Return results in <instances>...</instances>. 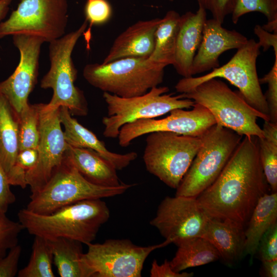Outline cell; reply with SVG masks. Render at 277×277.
<instances>
[{
    "mask_svg": "<svg viewBox=\"0 0 277 277\" xmlns=\"http://www.w3.org/2000/svg\"><path fill=\"white\" fill-rule=\"evenodd\" d=\"M258 137L244 136L215 181L196 198L212 218L245 225L267 185Z\"/></svg>",
    "mask_w": 277,
    "mask_h": 277,
    "instance_id": "1",
    "label": "cell"
},
{
    "mask_svg": "<svg viewBox=\"0 0 277 277\" xmlns=\"http://www.w3.org/2000/svg\"><path fill=\"white\" fill-rule=\"evenodd\" d=\"M18 222L31 235L46 239L65 238L87 245L109 220L110 211L102 199L81 201L48 214L33 213L26 208L17 213Z\"/></svg>",
    "mask_w": 277,
    "mask_h": 277,
    "instance_id": "2",
    "label": "cell"
},
{
    "mask_svg": "<svg viewBox=\"0 0 277 277\" xmlns=\"http://www.w3.org/2000/svg\"><path fill=\"white\" fill-rule=\"evenodd\" d=\"M135 184L117 187L94 184L85 179L65 156L60 166L39 190L30 196L26 209L39 214H48L67 205L89 199L122 194Z\"/></svg>",
    "mask_w": 277,
    "mask_h": 277,
    "instance_id": "3",
    "label": "cell"
},
{
    "mask_svg": "<svg viewBox=\"0 0 277 277\" xmlns=\"http://www.w3.org/2000/svg\"><path fill=\"white\" fill-rule=\"evenodd\" d=\"M183 94L185 98L206 108L214 117L216 124L243 136L264 137L257 119L270 121L269 117L252 107L239 91L232 90L218 78L203 82Z\"/></svg>",
    "mask_w": 277,
    "mask_h": 277,
    "instance_id": "4",
    "label": "cell"
},
{
    "mask_svg": "<svg viewBox=\"0 0 277 277\" xmlns=\"http://www.w3.org/2000/svg\"><path fill=\"white\" fill-rule=\"evenodd\" d=\"M88 24L85 20L77 29L49 43L50 67L40 85L43 89L53 90L50 102L43 104L46 110L64 106L72 115L85 116L88 114L87 102L84 92L74 85L77 71L71 57L73 50L84 33Z\"/></svg>",
    "mask_w": 277,
    "mask_h": 277,
    "instance_id": "5",
    "label": "cell"
},
{
    "mask_svg": "<svg viewBox=\"0 0 277 277\" xmlns=\"http://www.w3.org/2000/svg\"><path fill=\"white\" fill-rule=\"evenodd\" d=\"M83 76L104 92L128 98L143 95L163 81L164 69L146 57H127L108 63L86 65Z\"/></svg>",
    "mask_w": 277,
    "mask_h": 277,
    "instance_id": "6",
    "label": "cell"
},
{
    "mask_svg": "<svg viewBox=\"0 0 277 277\" xmlns=\"http://www.w3.org/2000/svg\"><path fill=\"white\" fill-rule=\"evenodd\" d=\"M200 137V147L177 188L175 195L196 197L210 186L224 169L243 136L215 124Z\"/></svg>",
    "mask_w": 277,
    "mask_h": 277,
    "instance_id": "7",
    "label": "cell"
},
{
    "mask_svg": "<svg viewBox=\"0 0 277 277\" xmlns=\"http://www.w3.org/2000/svg\"><path fill=\"white\" fill-rule=\"evenodd\" d=\"M166 86H156L146 93L125 98L104 92L103 97L107 104L108 115L102 119L103 135L108 138H117L124 125L147 118H154L176 108L190 109L195 103L185 98L183 93L175 95L167 93Z\"/></svg>",
    "mask_w": 277,
    "mask_h": 277,
    "instance_id": "8",
    "label": "cell"
},
{
    "mask_svg": "<svg viewBox=\"0 0 277 277\" xmlns=\"http://www.w3.org/2000/svg\"><path fill=\"white\" fill-rule=\"evenodd\" d=\"M147 134L143 157L146 169L176 189L200 147V136L162 131Z\"/></svg>",
    "mask_w": 277,
    "mask_h": 277,
    "instance_id": "9",
    "label": "cell"
},
{
    "mask_svg": "<svg viewBox=\"0 0 277 277\" xmlns=\"http://www.w3.org/2000/svg\"><path fill=\"white\" fill-rule=\"evenodd\" d=\"M261 46L251 38L225 64L198 77H183L176 83L177 92L185 93L203 82L214 78H223L235 86L246 102L261 113L269 117L267 103L259 82L256 63Z\"/></svg>",
    "mask_w": 277,
    "mask_h": 277,
    "instance_id": "10",
    "label": "cell"
},
{
    "mask_svg": "<svg viewBox=\"0 0 277 277\" xmlns=\"http://www.w3.org/2000/svg\"><path fill=\"white\" fill-rule=\"evenodd\" d=\"M170 243L165 240L161 244L141 246L128 239H109L88 244L82 259L90 277H140L149 255Z\"/></svg>",
    "mask_w": 277,
    "mask_h": 277,
    "instance_id": "11",
    "label": "cell"
},
{
    "mask_svg": "<svg viewBox=\"0 0 277 277\" xmlns=\"http://www.w3.org/2000/svg\"><path fill=\"white\" fill-rule=\"evenodd\" d=\"M67 0H21L9 17L0 22V39L17 34L36 36L51 42L65 33Z\"/></svg>",
    "mask_w": 277,
    "mask_h": 277,
    "instance_id": "12",
    "label": "cell"
},
{
    "mask_svg": "<svg viewBox=\"0 0 277 277\" xmlns=\"http://www.w3.org/2000/svg\"><path fill=\"white\" fill-rule=\"evenodd\" d=\"M210 218L196 197L175 195L164 199L150 224L165 240L177 245L184 240L201 237Z\"/></svg>",
    "mask_w": 277,
    "mask_h": 277,
    "instance_id": "13",
    "label": "cell"
},
{
    "mask_svg": "<svg viewBox=\"0 0 277 277\" xmlns=\"http://www.w3.org/2000/svg\"><path fill=\"white\" fill-rule=\"evenodd\" d=\"M192 108L191 110L173 109L163 118L141 119L127 123L120 130L118 144L122 147H127L137 137L158 131L200 137L215 125L216 121L203 106L195 103Z\"/></svg>",
    "mask_w": 277,
    "mask_h": 277,
    "instance_id": "14",
    "label": "cell"
},
{
    "mask_svg": "<svg viewBox=\"0 0 277 277\" xmlns=\"http://www.w3.org/2000/svg\"><path fill=\"white\" fill-rule=\"evenodd\" d=\"M39 105V138L38 157L35 166L26 175L31 194L43 188L65 156L66 142L59 117V108L46 110Z\"/></svg>",
    "mask_w": 277,
    "mask_h": 277,
    "instance_id": "15",
    "label": "cell"
},
{
    "mask_svg": "<svg viewBox=\"0 0 277 277\" xmlns=\"http://www.w3.org/2000/svg\"><path fill=\"white\" fill-rule=\"evenodd\" d=\"M12 36L20 53L19 62L13 73L0 82V91L19 115L29 105V95L37 83L41 48L45 41L31 35Z\"/></svg>",
    "mask_w": 277,
    "mask_h": 277,
    "instance_id": "16",
    "label": "cell"
},
{
    "mask_svg": "<svg viewBox=\"0 0 277 277\" xmlns=\"http://www.w3.org/2000/svg\"><path fill=\"white\" fill-rule=\"evenodd\" d=\"M222 25L213 18L206 21L202 40L192 64V76L219 67V57L223 53L238 49L247 42L248 39L243 34Z\"/></svg>",
    "mask_w": 277,
    "mask_h": 277,
    "instance_id": "17",
    "label": "cell"
},
{
    "mask_svg": "<svg viewBox=\"0 0 277 277\" xmlns=\"http://www.w3.org/2000/svg\"><path fill=\"white\" fill-rule=\"evenodd\" d=\"M206 20V10L200 6L195 13L188 11L180 15L173 66L183 77L192 76V62L202 40Z\"/></svg>",
    "mask_w": 277,
    "mask_h": 277,
    "instance_id": "18",
    "label": "cell"
},
{
    "mask_svg": "<svg viewBox=\"0 0 277 277\" xmlns=\"http://www.w3.org/2000/svg\"><path fill=\"white\" fill-rule=\"evenodd\" d=\"M161 21H139L129 26L115 39L103 63L127 57H148L153 50L155 33Z\"/></svg>",
    "mask_w": 277,
    "mask_h": 277,
    "instance_id": "19",
    "label": "cell"
},
{
    "mask_svg": "<svg viewBox=\"0 0 277 277\" xmlns=\"http://www.w3.org/2000/svg\"><path fill=\"white\" fill-rule=\"evenodd\" d=\"M59 117L61 125L64 127L65 139L69 145L95 151L112 163L117 170L126 168L137 158V154L134 151L119 154L109 150L94 133L72 116L67 107L59 108Z\"/></svg>",
    "mask_w": 277,
    "mask_h": 277,
    "instance_id": "20",
    "label": "cell"
},
{
    "mask_svg": "<svg viewBox=\"0 0 277 277\" xmlns=\"http://www.w3.org/2000/svg\"><path fill=\"white\" fill-rule=\"evenodd\" d=\"M218 251L220 259L229 266L234 265L244 255V226L229 219L210 217L201 236Z\"/></svg>",
    "mask_w": 277,
    "mask_h": 277,
    "instance_id": "21",
    "label": "cell"
},
{
    "mask_svg": "<svg viewBox=\"0 0 277 277\" xmlns=\"http://www.w3.org/2000/svg\"><path fill=\"white\" fill-rule=\"evenodd\" d=\"M66 156L85 179L94 184L117 187L124 183L112 163L94 150L68 145Z\"/></svg>",
    "mask_w": 277,
    "mask_h": 277,
    "instance_id": "22",
    "label": "cell"
},
{
    "mask_svg": "<svg viewBox=\"0 0 277 277\" xmlns=\"http://www.w3.org/2000/svg\"><path fill=\"white\" fill-rule=\"evenodd\" d=\"M277 222V192L263 194L259 200L245 230L244 255L252 260L257 252L260 241L264 233Z\"/></svg>",
    "mask_w": 277,
    "mask_h": 277,
    "instance_id": "23",
    "label": "cell"
},
{
    "mask_svg": "<svg viewBox=\"0 0 277 277\" xmlns=\"http://www.w3.org/2000/svg\"><path fill=\"white\" fill-rule=\"evenodd\" d=\"M18 123V114L0 91V162L7 175L19 151Z\"/></svg>",
    "mask_w": 277,
    "mask_h": 277,
    "instance_id": "24",
    "label": "cell"
},
{
    "mask_svg": "<svg viewBox=\"0 0 277 277\" xmlns=\"http://www.w3.org/2000/svg\"><path fill=\"white\" fill-rule=\"evenodd\" d=\"M53 255V264L61 277H90L83 261L82 243L70 239H47Z\"/></svg>",
    "mask_w": 277,
    "mask_h": 277,
    "instance_id": "25",
    "label": "cell"
},
{
    "mask_svg": "<svg viewBox=\"0 0 277 277\" xmlns=\"http://www.w3.org/2000/svg\"><path fill=\"white\" fill-rule=\"evenodd\" d=\"M180 15L174 10L168 11L162 18L155 33V43L148 61L162 69L173 65Z\"/></svg>",
    "mask_w": 277,
    "mask_h": 277,
    "instance_id": "26",
    "label": "cell"
},
{
    "mask_svg": "<svg viewBox=\"0 0 277 277\" xmlns=\"http://www.w3.org/2000/svg\"><path fill=\"white\" fill-rule=\"evenodd\" d=\"M175 256L170 262L172 270L177 272L191 267L202 266L220 259L214 246L202 237H194L182 241Z\"/></svg>",
    "mask_w": 277,
    "mask_h": 277,
    "instance_id": "27",
    "label": "cell"
},
{
    "mask_svg": "<svg viewBox=\"0 0 277 277\" xmlns=\"http://www.w3.org/2000/svg\"><path fill=\"white\" fill-rule=\"evenodd\" d=\"M264 137L258 138L260 160L267 183L277 191V123L264 121Z\"/></svg>",
    "mask_w": 277,
    "mask_h": 277,
    "instance_id": "28",
    "label": "cell"
},
{
    "mask_svg": "<svg viewBox=\"0 0 277 277\" xmlns=\"http://www.w3.org/2000/svg\"><path fill=\"white\" fill-rule=\"evenodd\" d=\"M53 255L47 239L34 236L28 264L18 271V277H55Z\"/></svg>",
    "mask_w": 277,
    "mask_h": 277,
    "instance_id": "29",
    "label": "cell"
},
{
    "mask_svg": "<svg viewBox=\"0 0 277 277\" xmlns=\"http://www.w3.org/2000/svg\"><path fill=\"white\" fill-rule=\"evenodd\" d=\"M18 115L19 151L28 148L37 149L39 138V104H29Z\"/></svg>",
    "mask_w": 277,
    "mask_h": 277,
    "instance_id": "30",
    "label": "cell"
},
{
    "mask_svg": "<svg viewBox=\"0 0 277 277\" xmlns=\"http://www.w3.org/2000/svg\"><path fill=\"white\" fill-rule=\"evenodd\" d=\"M259 12L264 14L268 22L277 21V0H236L231 13L232 21L236 24L245 14Z\"/></svg>",
    "mask_w": 277,
    "mask_h": 277,
    "instance_id": "31",
    "label": "cell"
},
{
    "mask_svg": "<svg viewBox=\"0 0 277 277\" xmlns=\"http://www.w3.org/2000/svg\"><path fill=\"white\" fill-rule=\"evenodd\" d=\"M6 213L0 208V258L18 244V236L24 230L18 221L10 220Z\"/></svg>",
    "mask_w": 277,
    "mask_h": 277,
    "instance_id": "32",
    "label": "cell"
},
{
    "mask_svg": "<svg viewBox=\"0 0 277 277\" xmlns=\"http://www.w3.org/2000/svg\"><path fill=\"white\" fill-rule=\"evenodd\" d=\"M112 9L107 0H87L84 14L85 20L89 23V28L86 33L90 34L93 25H100L107 23L111 18Z\"/></svg>",
    "mask_w": 277,
    "mask_h": 277,
    "instance_id": "33",
    "label": "cell"
},
{
    "mask_svg": "<svg viewBox=\"0 0 277 277\" xmlns=\"http://www.w3.org/2000/svg\"><path fill=\"white\" fill-rule=\"evenodd\" d=\"M270 70L262 78H259L261 84H268V90L264 94L268 104L270 121L277 123V55Z\"/></svg>",
    "mask_w": 277,
    "mask_h": 277,
    "instance_id": "34",
    "label": "cell"
},
{
    "mask_svg": "<svg viewBox=\"0 0 277 277\" xmlns=\"http://www.w3.org/2000/svg\"><path fill=\"white\" fill-rule=\"evenodd\" d=\"M262 261L277 259V222L261 238L257 249Z\"/></svg>",
    "mask_w": 277,
    "mask_h": 277,
    "instance_id": "35",
    "label": "cell"
},
{
    "mask_svg": "<svg viewBox=\"0 0 277 277\" xmlns=\"http://www.w3.org/2000/svg\"><path fill=\"white\" fill-rule=\"evenodd\" d=\"M199 6L210 12L213 18L223 24L225 17L231 14L236 0H196Z\"/></svg>",
    "mask_w": 277,
    "mask_h": 277,
    "instance_id": "36",
    "label": "cell"
},
{
    "mask_svg": "<svg viewBox=\"0 0 277 277\" xmlns=\"http://www.w3.org/2000/svg\"><path fill=\"white\" fill-rule=\"evenodd\" d=\"M21 252L22 248L17 244L0 258V277H14L17 274Z\"/></svg>",
    "mask_w": 277,
    "mask_h": 277,
    "instance_id": "37",
    "label": "cell"
},
{
    "mask_svg": "<svg viewBox=\"0 0 277 277\" xmlns=\"http://www.w3.org/2000/svg\"><path fill=\"white\" fill-rule=\"evenodd\" d=\"M10 186L7 175L0 162V208L6 212L9 206L16 201Z\"/></svg>",
    "mask_w": 277,
    "mask_h": 277,
    "instance_id": "38",
    "label": "cell"
},
{
    "mask_svg": "<svg viewBox=\"0 0 277 277\" xmlns=\"http://www.w3.org/2000/svg\"><path fill=\"white\" fill-rule=\"evenodd\" d=\"M151 277H191L193 272H177L173 271L170 266V262L165 260L163 263L159 265L156 260H154L151 264L150 271Z\"/></svg>",
    "mask_w": 277,
    "mask_h": 277,
    "instance_id": "39",
    "label": "cell"
},
{
    "mask_svg": "<svg viewBox=\"0 0 277 277\" xmlns=\"http://www.w3.org/2000/svg\"><path fill=\"white\" fill-rule=\"evenodd\" d=\"M254 33L258 36L259 39L258 43L261 47L263 48L264 51L272 47L274 55H277V33L269 32L259 25L254 27Z\"/></svg>",
    "mask_w": 277,
    "mask_h": 277,
    "instance_id": "40",
    "label": "cell"
},
{
    "mask_svg": "<svg viewBox=\"0 0 277 277\" xmlns=\"http://www.w3.org/2000/svg\"><path fill=\"white\" fill-rule=\"evenodd\" d=\"M264 274L267 277L277 276V259L262 261Z\"/></svg>",
    "mask_w": 277,
    "mask_h": 277,
    "instance_id": "41",
    "label": "cell"
},
{
    "mask_svg": "<svg viewBox=\"0 0 277 277\" xmlns=\"http://www.w3.org/2000/svg\"><path fill=\"white\" fill-rule=\"evenodd\" d=\"M13 0H0V22L6 16Z\"/></svg>",
    "mask_w": 277,
    "mask_h": 277,
    "instance_id": "42",
    "label": "cell"
},
{
    "mask_svg": "<svg viewBox=\"0 0 277 277\" xmlns=\"http://www.w3.org/2000/svg\"><path fill=\"white\" fill-rule=\"evenodd\" d=\"M168 1H169L170 2H173V0H168Z\"/></svg>",
    "mask_w": 277,
    "mask_h": 277,
    "instance_id": "43",
    "label": "cell"
}]
</instances>
